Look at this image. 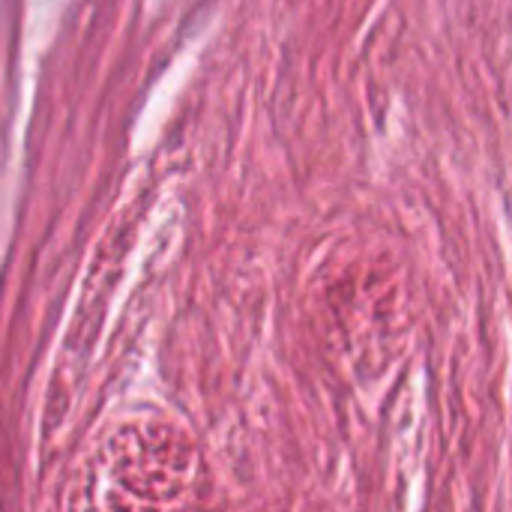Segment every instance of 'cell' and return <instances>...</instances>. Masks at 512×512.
Instances as JSON below:
<instances>
[]
</instances>
